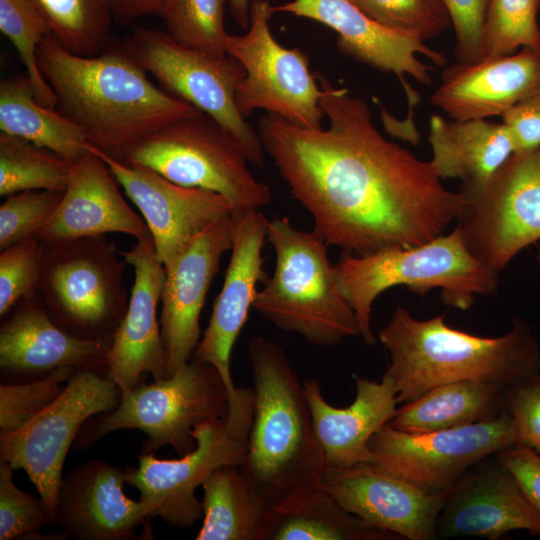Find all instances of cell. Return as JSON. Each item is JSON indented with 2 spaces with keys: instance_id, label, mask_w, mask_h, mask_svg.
<instances>
[{
  "instance_id": "23",
  "label": "cell",
  "mask_w": 540,
  "mask_h": 540,
  "mask_svg": "<svg viewBox=\"0 0 540 540\" xmlns=\"http://www.w3.org/2000/svg\"><path fill=\"white\" fill-rule=\"evenodd\" d=\"M127 471L102 460H90L63 478L54 523L79 540L137 538L138 527L153 512L152 504L128 498Z\"/></svg>"
},
{
  "instance_id": "34",
  "label": "cell",
  "mask_w": 540,
  "mask_h": 540,
  "mask_svg": "<svg viewBox=\"0 0 540 540\" xmlns=\"http://www.w3.org/2000/svg\"><path fill=\"white\" fill-rule=\"evenodd\" d=\"M46 19L50 34L67 51L100 54L109 43L112 13L106 0H31Z\"/></svg>"
},
{
  "instance_id": "30",
  "label": "cell",
  "mask_w": 540,
  "mask_h": 540,
  "mask_svg": "<svg viewBox=\"0 0 540 540\" xmlns=\"http://www.w3.org/2000/svg\"><path fill=\"white\" fill-rule=\"evenodd\" d=\"M509 387L491 381H457L436 386L397 408L389 422L409 433L462 427L498 416Z\"/></svg>"
},
{
  "instance_id": "46",
  "label": "cell",
  "mask_w": 540,
  "mask_h": 540,
  "mask_svg": "<svg viewBox=\"0 0 540 540\" xmlns=\"http://www.w3.org/2000/svg\"><path fill=\"white\" fill-rule=\"evenodd\" d=\"M514 476L521 489L540 513V454L533 449L514 445L496 454Z\"/></svg>"
},
{
  "instance_id": "14",
  "label": "cell",
  "mask_w": 540,
  "mask_h": 540,
  "mask_svg": "<svg viewBox=\"0 0 540 540\" xmlns=\"http://www.w3.org/2000/svg\"><path fill=\"white\" fill-rule=\"evenodd\" d=\"M517 444L505 408L492 419L434 432L409 433L387 423L369 448L375 466L426 492L447 495L478 462Z\"/></svg>"
},
{
  "instance_id": "25",
  "label": "cell",
  "mask_w": 540,
  "mask_h": 540,
  "mask_svg": "<svg viewBox=\"0 0 540 540\" xmlns=\"http://www.w3.org/2000/svg\"><path fill=\"white\" fill-rule=\"evenodd\" d=\"M540 91V49L445 66L430 103L451 119L501 116Z\"/></svg>"
},
{
  "instance_id": "38",
  "label": "cell",
  "mask_w": 540,
  "mask_h": 540,
  "mask_svg": "<svg viewBox=\"0 0 540 540\" xmlns=\"http://www.w3.org/2000/svg\"><path fill=\"white\" fill-rule=\"evenodd\" d=\"M377 22L425 41L452 27L444 0H350Z\"/></svg>"
},
{
  "instance_id": "21",
  "label": "cell",
  "mask_w": 540,
  "mask_h": 540,
  "mask_svg": "<svg viewBox=\"0 0 540 540\" xmlns=\"http://www.w3.org/2000/svg\"><path fill=\"white\" fill-rule=\"evenodd\" d=\"M438 538L497 540L510 531L540 536V513L495 455L474 465L447 494Z\"/></svg>"
},
{
  "instance_id": "22",
  "label": "cell",
  "mask_w": 540,
  "mask_h": 540,
  "mask_svg": "<svg viewBox=\"0 0 540 540\" xmlns=\"http://www.w3.org/2000/svg\"><path fill=\"white\" fill-rule=\"evenodd\" d=\"M232 247V217L203 231L169 266L161 295V336L170 376L190 360L200 338V313L223 254Z\"/></svg>"
},
{
  "instance_id": "39",
  "label": "cell",
  "mask_w": 540,
  "mask_h": 540,
  "mask_svg": "<svg viewBox=\"0 0 540 540\" xmlns=\"http://www.w3.org/2000/svg\"><path fill=\"white\" fill-rule=\"evenodd\" d=\"M77 370L54 369L42 378L0 386V436L13 433L47 408Z\"/></svg>"
},
{
  "instance_id": "20",
  "label": "cell",
  "mask_w": 540,
  "mask_h": 540,
  "mask_svg": "<svg viewBox=\"0 0 540 540\" xmlns=\"http://www.w3.org/2000/svg\"><path fill=\"white\" fill-rule=\"evenodd\" d=\"M122 256L133 267L135 278L127 311L108 352L107 376L123 395L138 386L145 374L161 380L168 377V370L157 319L166 271L156 256L152 237L137 241Z\"/></svg>"
},
{
  "instance_id": "40",
  "label": "cell",
  "mask_w": 540,
  "mask_h": 540,
  "mask_svg": "<svg viewBox=\"0 0 540 540\" xmlns=\"http://www.w3.org/2000/svg\"><path fill=\"white\" fill-rule=\"evenodd\" d=\"M63 194L64 191L28 190L6 196L0 206V250L35 238Z\"/></svg>"
},
{
  "instance_id": "44",
  "label": "cell",
  "mask_w": 540,
  "mask_h": 540,
  "mask_svg": "<svg viewBox=\"0 0 540 540\" xmlns=\"http://www.w3.org/2000/svg\"><path fill=\"white\" fill-rule=\"evenodd\" d=\"M506 408L515 426L518 444L540 454V373L507 389Z\"/></svg>"
},
{
  "instance_id": "17",
  "label": "cell",
  "mask_w": 540,
  "mask_h": 540,
  "mask_svg": "<svg viewBox=\"0 0 540 540\" xmlns=\"http://www.w3.org/2000/svg\"><path fill=\"white\" fill-rule=\"evenodd\" d=\"M87 147L104 160L140 210L164 268L208 227L234 212L232 203L216 192L176 184L148 168L114 159L90 143Z\"/></svg>"
},
{
  "instance_id": "10",
  "label": "cell",
  "mask_w": 540,
  "mask_h": 540,
  "mask_svg": "<svg viewBox=\"0 0 540 540\" xmlns=\"http://www.w3.org/2000/svg\"><path fill=\"white\" fill-rule=\"evenodd\" d=\"M169 94L215 119L242 148L250 164L263 167L265 150L258 130L235 102L245 69L233 56H216L176 41L168 32L134 26L121 44Z\"/></svg>"
},
{
  "instance_id": "32",
  "label": "cell",
  "mask_w": 540,
  "mask_h": 540,
  "mask_svg": "<svg viewBox=\"0 0 540 540\" xmlns=\"http://www.w3.org/2000/svg\"><path fill=\"white\" fill-rule=\"evenodd\" d=\"M344 509L322 485L276 509L271 540H395Z\"/></svg>"
},
{
  "instance_id": "29",
  "label": "cell",
  "mask_w": 540,
  "mask_h": 540,
  "mask_svg": "<svg viewBox=\"0 0 540 540\" xmlns=\"http://www.w3.org/2000/svg\"><path fill=\"white\" fill-rule=\"evenodd\" d=\"M201 487L197 540H271L276 510L256 493L240 465L217 468Z\"/></svg>"
},
{
  "instance_id": "12",
  "label": "cell",
  "mask_w": 540,
  "mask_h": 540,
  "mask_svg": "<svg viewBox=\"0 0 540 540\" xmlns=\"http://www.w3.org/2000/svg\"><path fill=\"white\" fill-rule=\"evenodd\" d=\"M273 13L270 1L252 0L248 29L227 38V54L245 69L235 92L237 108L244 118L262 109L295 125L321 128L325 116L321 88L310 71L308 55L298 47L285 48L274 38Z\"/></svg>"
},
{
  "instance_id": "4",
  "label": "cell",
  "mask_w": 540,
  "mask_h": 540,
  "mask_svg": "<svg viewBox=\"0 0 540 540\" xmlns=\"http://www.w3.org/2000/svg\"><path fill=\"white\" fill-rule=\"evenodd\" d=\"M253 418L241 466L256 493L273 509L321 485L327 463L295 370L274 341L248 344Z\"/></svg>"
},
{
  "instance_id": "43",
  "label": "cell",
  "mask_w": 540,
  "mask_h": 540,
  "mask_svg": "<svg viewBox=\"0 0 540 540\" xmlns=\"http://www.w3.org/2000/svg\"><path fill=\"white\" fill-rule=\"evenodd\" d=\"M455 34L454 53L458 63L473 64L485 59L483 25L488 0H444Z\"/></svg>"
},
{
  "instance_id": "47",
  "label": "cell",
  "mask_w": 540,
  "mask_h": 540,
  "mask_svg": "<svg viewBox=\"0 0 540 540\" xmlns=\"http://www.w3.org/2000/svg\"><path fill=\"white\" fill-rule=\"evenodd\" d=\"M169 0H106L107 5L115 17L120 21L128 22L131 19L158 15L163 16Z\"/></svg>"
},
{
  "instance_id": "42",
  "label": "cell",
  "mask_w": 540,
  "mask_h": 540,
  "mask_svg": "<svg viewBox=\"0 0 540 540\" xmlns=\"http://www.w3.org/2000/svg\"><path fill=\"white\" fill-rule=\"evenodd\" d=\"M13 468L0 460V540L41 536L39 531L52 519L41 497L14 483Z\"/></svg>"
},
{
  "instance_id": "15",
  "label": "cell",
  "mask_w": 540,
  "mask_h": 540,
  "mask_svg": "<svg viewBox=\"0 0 540 540\" xmlns=\"http://www.w3.org/2000/svg\"><path fill=\"white\" fill-rule=\"evenodd\" d=\"M232 247L222 289L217 296L208 327L193 359L208 363L222 377L229 398L227 418L237 421L253 412L252 388L236 387L230 369L233 346L247 320L258 292L257 284L268 279L262 248L268 219L260 209L232 213Z\"/></svg>"
},
{
  "instance_id": "9",
  "label": "cell",
  "mask_w": 540,
  "mask_h": 540,
  "mask_svg": "<svg viewBox=\"0 0 540 540\" xmlns=\"http://www.w3.org/2000/svg\"><path fill=\"white\" fill-rule=\"evenodd\" d=\"M228 414V393L219 372L192 359L170 376L123 394L116 409L98 414L79 432L77 445L86 449L105 434L135 428L148 436L143 453L171 446L184 455L196 445L193 430L198 425Z\"/></svg>"
},
{
  "instance_id": "1",
  "label": "cell",
  "mask_w": 540,
  "mask_h": 540,
  "mask_svg": "<svg viewBox=\"0 0 540 540\" xmlns=\"http://www.w3.org/2000/svg\"><path fill=\"white\" fill-rule=\"evenodd\" d=\"M327 128L265 114L257 130L292 197L328 246L357 255L414 246L457 220L463 197L432 164L383 137L365 100L315 72Z\"/></svg>"
},
{
  "instance_id": "11",
  "label": "cell",
  "mask_w": 540,
  "mask_h": 540,
  "mask_svg": "<svg viewBox=\"0 0 540 540\" xmlns=\"http://www.w3.org/2000/svg\"><path fill=\"white\" fill-rule=\"evenodd\" d=\"M457 228L470 253L502 271L540 240V147L513 153L490 177L462 184Z\"/></svg>"
},
{
  "instance_id": "16",
  "label": "cell",
  "mask_w": 540,
  "mask_h": 540,
  "mask_svg": "<svg viewBox=\"0 0 540 540\" xmlns=\"http://www.w3.org/2000/svg\"><path fill=\"white\" fill-rule=\"evenodd\" d=\"M251 426L232 425L226 418L214 419L193 430L195 447L178 459H158L154 453L138 456L136 468L127 469V483L141 500L153 506L152 517L169 525L191 528L203 518L202 501L196 489L217 468L242 466Z\"/></svg>"
},
{
  "instance_id": "36",
  "label": "cell",
  "mask_w": 540,
  "mask_h": 540,
  "mask_svg": "<svg viewBox=\"0 0 540 540\" xmlns=\"http://www.w3.org/2000/svg\"><path fill=\"white\" fill-rule=\"evenodd\" d=\"M539 10L540 0H488L483 25L485 58L511 55L519 48L540 49Z\"/></svg>"
},
{
  "instance_id": "48",
  "label": "cell",
  "mask_w": 540,
  "mask_h": 540,
  "mask_svg": "<svg viewBox=\"0 0 540 540\" xmlns=\"http://www.w3.org/2000/svg\"><path fill=\"white\" fill-rule=\"evenodd\" d=\"M229 8L235 22L245 30L250 24V0H228Z\"/></svg>"
},
{
  "instance_id": "28",
  "label": "cell",
  "mask_w": 540,
  "mask_h": 540,
  "mask_svg": "<svg viewBox=\"0 0 540 540\" xmlns=\"http://www.w3.org/2000/svg\"><path fill=\"white\" fill-rule=\"evenodd\" d=\"M430 163L441 179L457 178L462 184L481 182L514 153L512 138L503 123L486 119H429Z\"/></svg>"
},
{
  "instance_id": "24",
  "label": "cell",
  "mask_w": 540,
  "mask_h": 540,
  "mask_svg": "<svg viewBox=\"0 0 540 540\" xmlns=\"http://www.w3.org/2000/svg\"><path fill=\"white\" fill-rule=\"evenodd\" d=\"M87 150L73 163L59 205L35 238L54 245L107 233L127 234L137 241L152 237L145 220L122 196L107 164Z\"/></svg>"
},
{
  "instance_id": "26",
  "label": "cell",
  "mask_w": 540,
  "mask_h": 540,
  "mask_svg": "<svg viewBox=\"0 0 540 540\" xmlns=\"http://www.w3.org/2000/svg\"><path fill=\"white\" fill-rule=\"evenodd\" d=\"M112 339L79 338L58 326L37 295L19 301L0 327V367L40 374L61 367L107 376Z\"/></svg>"
},
{
  "instance_id": "5",
  "label": "cell",
  "mask_w": 540,
  "mask_h": 540,
  "mask_svg": "<svg viewBox=\"0 0 540 540\" xmlns=\"http://www.w3.org/2000/svg\"><path fill=\"white\" fill-rule=\"evenodd\" d=\"M333 266L360 336L369 346L376 343L372 305L389 288L405 286L420 296L440 288L445 305L468 310L476 295L496 294L499 285V272L470 253L457 226L448 234L414 246L394 245L364 255L343 252Z\"/></svg>"
},
{
  "instance_id": "45",
  "label": "cell",
  "mask_w": 540,
  "mask_h": 540,
  "mask_svg": "<svg viewBox=\"0 0 540 540\" xmlns=\"http://www.w3.org/2000/svg\"><path fill=\"white\" fill-rule=\"evenodd\" d=\"M514 145V153L540 147V91L515 104L502 115Z\"/></svg>"
},
{
  "instance_id": "27",
  "label": "cell",
  "mask_w": 540,
  "mask_h": 540,
  "mask_svg": "<svg viewBox=\"0 0 540 540\" xmlns=\"http://www.w3.org/2000/svg\"><path fill=\"white\" fill-rule=\"evenodd\" d=\"M356 396L348 407L331 405L315 379L303 381L316 439L327 467H348L371 463L369 442L389 423L397 410V391L384 373L380 381L353 375Z\"/></svg>"
},
{
  "instance_id": "8",
  "label": "cell",
  "mask_w": 540,
  "mask_h": 540,
  "mask_svg": "<svg viewBox=\"0 0 540 540\" xmlns=\"http://www.w3.org/2000/svg\"><path fill=\"white\" fill-rule=\"evenodd\" d=\"M119 161L182 186L216 192L232 203L234 212L260 209L272 199L270 187L253 175L234 137L201 111L147 135Z\"/></svg>"
},
{
  "instance_id": "13",
  "label": "cell",
  "mask_w": 540,
  "mask_h": 540,
  "mask_svg": "<svg viewBox=\"0 0 540 540\" xmlns=\"http://www.w3.org/2000/svg\"><path fill=\"white\" fill-rule=\"evenodd\" d=\"M121 399L108 376L77 370L54 402L19 430L0 436V460L26 472L52 523L70 446L88 419L113 411Z\"/></svg>"
},
{
  "instance_id": "3",
  "label": "cell",
  "mask_w": 540,
  "mask_h": 540,
  "mask_svg": "<svg viewBox=\"0 0 540 540\" xmlns=\"http://www.w3.org/2000/svg\"><path fill=\"white\" fill-rule=\"evenodd\" d=\"M378 338L389 354L385 373L393 380L398 403L450 382L510 387L540 373L539 341L521 317L512 319L506 333L482 337L449 326L445 314L420 320L399 305Z\"/></svg>"
},
{
  "instance_id": "2",
  "label": "cell",
  "mask_w": 540,
  "mask_h": 540,
  "mask_svg": "<svg viewBox=\"0 0 540 540\" xmlns=\"http://www.w3.org/2000/svg\"><path fill=\"white\" fill-rule=\"evenodd\" d=\"M37 60L57 96L56 108L83 129L92 146L117 160L147 135L200 112L157 87L121 44L82 56L48 34Z\"/></svg>"
},
{
  "instance_id": "35",
  "label": "cell",
  "mask_w": 540,
  "mask_h": 540,
  "mask_svg": "<svg viewBox=\"0 0 540 540\" xmlns=\"http://www.w3.org/2000/svg\"><path fill=\"white\" fill-rule=\"evenodd\" d=\"M0 30L16 48L37 101L56 108L57 96L44 78L37 60V49L50 34V27L42 13L31 0H0Z\"/></svg>"
},
{
  "instance_id": "31",
  "label": "cell",
  "mask_w": 540,
  "mask_h": 540,
  "mask_svg": "<svg viewBox=\"0 0 540 540\" xmlns=\"http://www.w3.org/2000/svg\"><path fill=\"white\" fill-rule=\"evenodd\" d=\"M0 130L47 148L71 163L88 151L83 129L57 108L38 102L26 72L0 82Z\"/></svg>"
},
{
  "instance_id": "49",
  "label": "cell",
  "mask_w": 540,
  "mask_h": 540,
  "mask_svg": "<svg viewBox=\"0 0 540 540\" xmlns=\"http://www.w3.org/2000/svg\"><path fill=\"white\" fill-rule=\"evenodd\" d=\"M536 259H537V263H538V265L540 267V249H539L538 253L536 254Z\"/></svg>"
},
{
  "instance_id": "18",
  "label": "cell",
  "mask_w": 540,
  "mask_h": 540,
  "mask_svg": "<svg viewBox=\"0 0 540 540\" xmlns=\"http://www.w3.org/2000/svg\"><path fill=\"white\" fill-rule=\"evenodd\" d=\"M273 9L314 20L334 30L339 51L376 70L394 74L403 85L410 106L417 103L418 97L406 75L423 85L433 82L430 74L433 67L420 61L417 55L441 67L447 64L442 52L430 48L413 34L384 26L350 0H291Z\"/></svg>"
},
{
  "instance_id": "41",
  "label": "cell",
  "mask_w": 540,
  "mask_h": 540,
  "mask_svg": "<svg viewBox=\"0 0 540 540\" xmlns=\"http://www.w3.org/2000/svg\"><path fill=\"white\" fill-rule=\"evenodd\" d=\"M43 265V244L29 238L0 252V315L37 294Z\"/></svg>"
},
{
  "instance_id": "33",
  "label": "cell",
  "mask_w": 540,
  "mask_h": 540,
  "mask_svg": "<svg viewBox=\"0 0 540 540\" xmlns=\"http://www.w3.org/2000/svg\"><path fill=\"white\" fill-rule=\"evenodd\" d=\"M73 163L26 139L0 132V195L65 191Z\"/></svg>"
},
{
  "instance_id": "19",
  "label": "cell",
  "mask_w": 540,
  "mask_h": 540,
  "mask_svg": "<svg viewBox=\"0 0 540 540\" xmlns=\"http://www.w3.org/2000/svg\"><path fill=\"white\" fill-rule=\"evenodd\" d=\"M321 485L348 512L408 540H435L446 496L432 494L372 463L327 467Z\"/></svg>"
},
{
  "instance_id": "37",
  "label": "cell",
  "mask_w": 540,
  "mask_h": 540,
  "mask_svg": "<svg viewBox=\"0 0 540 540\" xmlns=\"http://www.w3.org/2000/svg\"><path fill=\"white\" fill-rule=\"evenodd\" d=\"M228 0H169L163 18L179 43L216 56L227 54L224 25Z\"/></svg>"
},
{
  "instance_id": "7",
  "label": "cell",
  "mask_w": 540,
  "mask_h": 540,
  "mask_svg": "<svg viewBox=\"0 0 540 540\" xmlns=\"http://www.w3.org/2000/svg\"><path fill=\"white\" fill-rule=\"evenodd\" d=\"M128 263L105 235L44 245L37 297L52 320L83 339L106 340L129 304L123 284Z\"/></svg>"
},
{
  "instance_id": "6",
  "label": "cell",
  "mask_w": 540,
  "mask_h": 540,
  "mask_svg": "<svg viewBox=\"0 0 540 540\" xmlns=\"http://www.w3.org/2000/svg\"><path fill=\"white\" fill-rule=\"evenodd\" d=\"M266 239L275 253V267L253 308L276 328L315 346L360 336L323 238L314 230L296 228L283 216L268 220Z\"/></svg>"
}]
</instances>
